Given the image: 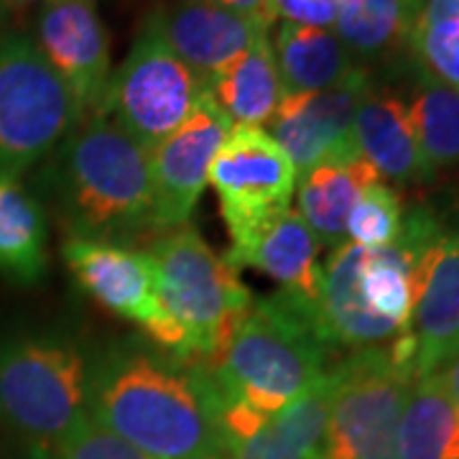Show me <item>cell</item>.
<instances>
[{"label":"cell","instance_id":"d6a6232c","mask_svg":"<svg viewBox=\"0 0 459 459\" xmlns=\"http://www.w3.org/2000/svg\"><path fill=\"white\" fill-rule=\"evenodd\" d=\"M416 23H419V26L459 23V0H424ZM416 23H413V26H416Z\"/></svg>","mask_w":459,"mask_h":459},{"label":"cell","instance_id":"d6986e66","mask_svg":"<svg viewBox=\"0 0 459 459\" xmlns=\"http://www.w3.org/2000/svg\"><path fill=\"white\" fill-rule=\"evenodd\" d=\"M380 179L368 159L350 156L312 166L299 177V214L327 247L347 243V217L360 195Z\"/></svg>","mask_w":459,"mask_h":459},{"label":"cell","instance_id":"ba28073f","mask_svg":"<svg viewBox=\"0 0 459 459\" xmlns=\"http://www.w3.org/2000/svg\"><path fill=\"white\" fill-rule=\"evenodd\" d=\"M207 95V82L171 51L148 16L120 69L110 74L102 113L151 151L179 128Z\"/></svg>","mask_w":459,"mask_h":459},{"label":"cell","instance_id":"e0dca14e","mask_svg":"<svg viewBox=\"0 0 459 459\" xmlns=\"http://www.w3.org/2000/svg\"><path fill=\"white\" fill-rule=\"evenodd\" d=\"M355 143L383 181L413 184L431 177L411 126L409 105L385 87L370 84L365 92L355 113Z\"/></svg>","mask_w":459,"mask_h":459},{"label":"cell","instance_id":"8fae6325","mask_svg":"<svg viewBox=\"0 0 459 459\" xmlns=\"http://www.w3.org/2000/svg\"><path fill=\"white\" fill-rule=\"evenodd\" d=\"M368 66H355L344 80L316 92L283 95L271 123V138L294 161L299 177L312 166L358 156L355 113L370 90Z\"/></svg>","mask_w":459,"mask_h":459},{"label":"cell","instance_id":"44dd1931","mask_svg":"<svg viewBox=\"0 0 459 459\" xmlns=\"http://www.w3.org/2000/svg\"><path fill=\"white\" fill-rule=\"evenodd\" d=\"M395 449L398 459H459V406L437 370L413 377Z\"/></svg>","mask_w":459,"mask_h":459},{"label":"cell","instance_id":"30bf717a","mask_svg":"<svg viewBox=\"0 0 459 459\" xmlns=\"http://www.w3.org/2000/svg\"><path fill=\"white\" fill-rule=\"evenodd\" d=\"M230 131L228 115L204 95L177 131L148 151L153 225L159 235L189 222L210 181V166Z\"/></svg>","mask_w":459,"mask_h":459},{"label":"cell","instance_id":"ffe728a7","mask_svg":"<svg viewBox=\"0 0 459 459\" xmlns=\"http://www.w3.org/2000/svg\"><path fill=\"white\" fill-rule=\"evenodd\" d=\"M207 95L232 126L261 128L268 123L283 100V82L268 36L217 72L207 82Z\"/></svg>","mask_w":459,"mask_h":459},{"label":"cell","instance_id":"7402d4cb","mask_svg":"<svg viewBox=\"0 0 459 459\" xmlns=\"http://www.w3.org/2000/svg\"><path fill=\"white\" fill-rule=\"evenodd\" d=\"M49 268V228L41 202L18 179L0 177V273L36 283Z\"/></svg>","mask_w":459,"mask_h":459},{"label":"cell","instance_id":"d4e9b609","mask_svg":"<svg viewBox=\"0 0 459 459\" xmlns=\"http://www.w3.org/2000/svg\"><path fill=\"white\" fill-rule=\"evenodd\" d=\"M409 115L429 174L459 169V87L437 80L413 62Z\"/></svg>","mask_w":459,"mask_h":459},{"label":"cell","instance_id":"603a6c76","mask_svg":"<svg viewBox=\"0 0 459 459\" xmlns=\"http://www.w3.org/2000/svg\"><path fill=\"white\" fill-rule=\"evenodd\" d=\"M273 54L283 82V95L325 90L344 80L355 66H360L332 29L299 26L289 21H283L276 31Z\"/></svg>","mask_w":459,"mask_h":459},{"label":"cell","instance_id":"4316f807","mask_svg":"<svg viewBox=\"0 0 459 459\" xmlns=\"http://www.w3.org/2000/svg\"><path fill=\"white\" fill-rule=\"evenodd\" d=\"M332 394H334V373L329 368L304 394L296 395L294 401H289L276 413H271L273 429L301 459H325Z\"/></svg>","mask_w":459,"mask_h":459},{"label":"cell","instance_id":"5b68a950","mask_svg":"<svg viewBox=\"0 0 459 459\" xmlns=\"http://www.w3.org/2000/svg\"><path fill=\"white\" fill-rule=\"evenodd\" d=\"M143 253L153 268L161 309L184 334V362L207 365L250 309L253 294L238 268L189 225L153 238Z\"/></svg>","mask_w":459,"mask_h":459},{"label":"cell","instance_id":"4dcf8cb0","mask_svg":"<svg viewBox=\"0 0 459 459\" xmlns=\"http://www.w3.org/2000/svg\"><path fill=\"white\" fill-rule=\"evenodd\" d=\"M276 16L314 29H332L337 21V0H273Z\"/></svg>","mask_w":459,"mask_h":459},{"label":"cell","instance_id":"f1b7e54d","mask_svg":"<svg viewBox=\"0 0 459 459\" xmlns=\"http://www.w3.org/2000/svg\"><path fill=\"white\" fill-rule=\"evenodd\" d=\"M49 459H148L133 444L120 439L115 431L102 427L95 416H84L56 439L49 449Z\"/></svg>","mask_w":459,"mask_h":459},{"label":"cell","instance_id":"7a4b0ae2","mask_svg":"<svg viewBox=\"0 0 459 459\" xmlns=\"http://www.w3.org/2000/svg\"><path fill=\"white\" fill-rule=\"evenodd\" d=\"M44 184L66 238L123 247L159 238L148 151L110 115H92L66 135Z\"/></svg>","mask_w":459,"mask_h":459},{"label":"cell","instance_id":"8992f818","mask_svg":"<svg viewBox=\"0 0 459 459\" xmlns=\"http://www.w3.org/2000/svg\"><path fill=\"white\" fill-rule=\"evenodd\" d=\"M82 120L72 90L33 39L0 36V177L21 179Z\"/></svg>","mask_w":459,"mask_h":459},{"label":"cell","instance_id":"f546056e","mask_svg":"<svg viewBox=\"0 0 459 459\" xmlns=\"http://www.w3.org/2000/svg\"><path fill=\"white\" fill-rule=\"evenodd\" d=\"M413 62L437 80L459 87V23L413 26L409 39Z\"/></svg>","mask_w":459,"mask_h":459},{"label":"cell","instance_id":"e575fe53","mask_svg":"<svg viewBox=\"0 0 459 459\" xmlns=\"http://www.w3.org/2000/svg\"><path fill=\"white\" fill-rule=\"evenodd\" d=\"M36 3H47V0H0V5L5 11H26V8H31Z\"/></svg>","mask_w":459,"mask_h":459},{"label":"cell","instance_id":"9c48e42d","mask_svg":"<svg viewBox=\"0 0 459 459\" xmlns=\"http://www.w3.org/2000/svg\"><path fill=\"white\" fill-rule=\"evenodd\" d=\"M210 184L230 240L238 246L291 207L299 171L263 128L232 126L210 166Z\"/></svg>","mask_w":459,"mask_h":459},{"label":"cell","instance_id":"3957f363","mask_svg":"<svg viewBox=\"0 0 459 459\" xmlns=\"http://www.w3.org/2000/svg\"><path fill=\"white\" fill-rule=\"evenodd\" d=\"M329 352L319 316L279 291L253 299L204 368L228 398L271 416L327 373Z\"/></svg>","mask_w":459,"mask_h":459},{"label":"cell","instance_id":"6da1fadb","mask_svg":"<svg viewBox=\"0 0 459 459\" xmlns=\"http://www.w3.org/2000/svg\"><path fill=\"white\" fill-rule=\"evenodd\" d=\"M90 416L148 459H225L207 368L143 340H120L92 358Z\"/></svg>","mask_w":459,"mask_h":459},{"label":"cell","instance_id":"cb8c5ba5","mask_svg":"<svg viewBox=\"0 0 459 459\" xmlns=\"http://www.w3.org/2000/svg\"><path fill=\"white\" fill-rule=\"evenodd\" d=\"M424 0H337V36L358 65L391 59L409 47Z\"/></svg>","mask_w":459,"mask_h":459},{"label":"cell","instance_id":"836d02e7","mask_svg":"<svg viewBox=\"0 0 459 459\" xmlns=\"http://www.w3.org/2000/svg\"><path fill=\"white\" fill-rule=\"evenodd\" d=\"M437 373L442 376L444 385L449 388V394L455 398V403L459 406V342L446 352V358L439 362Z\"/></svg>","mask_w":459,"mask_h":459},{"label":"cell","instance_id":"1f68e13d","mask_svg":"<svg viewBox=\"0 0 459 459\" xmlns=\"http://www.w3.org/2000/svg\"><path fill=\"white\" fill-rule=\"evenodd\" d=\"M217 3L220 8H225V11H232V13H238V16H247V18H255V21H261L265 23L268 29L276 23V8H273V0H212Z\"/></svg>","mask_w":459,"mask_h":459},{"label":"cell","instance_id":"5bb4252c","mask_svg":"<svg viewBox=\"0 0 459 459\" xmlns=\"http://www.w3.org/2000/svg\"><path fill=\"white\" fill-rule=\"evenodd\" d=\"M153 18L171 51L204 82L271 31L261 21L238 16L212 0H177Z\"/></svg>","mask_w":459,"mask_h":459},{"label":"cell","instance_id":"83f0119b","mask_svg":"<svg viewBox=\"0 0 459 459\" xmlns=\"http://www.w3.org/2000/svg\"><path fill=\"white\" fill-rule=\"evenodd\" d=\"M401 195L385 181L368 186L347 217V240L360 247H385L395 243L403 225Z\"/></svg>","mask_w":459,"mask_h":459},{"label":"cell","instance_id":"2e32d148","mask_svg":"<svg viewBox=\"0 0 459 459\" xmlns=\"http://www.w3.org/2000/svg\"><path fill=\"white\" fill-rule=\"evenodd\" d=\"M365 247L342 243L332 250L325 265L322 301H319V327L329 347H344L350 352L388 347L406 329L377 316L362 299L360 268Z\"/></svg>","mask_w":459,"mask_h":459},{"label":"cell","instance_id":"9a60e30c","mask_svg":"<svg viewBox=\"0 0 459 459\" xmlns=\"http://www.w3.org/2000/svg\"><path fill=\"white\" fill-rule=\"evenodd\" d=\"M319 238L304 222L299 210L289 207L265 222L247 240L232 246L225 261L232 268H255L276 281L283 294L319 316L325 268L319 265Z\"/></svg>","mask_w":459,"mask_h":459},{"label":"cell","instance_id":"484cf974","mask_svg":"<svg viewBox=\"0 0 459 459\" xmlns=\"http://www.w3.org/2000/svg\"><path fill=\"white\" fill-rule=\"evenodd\" d=\"M214 419L225 459H301L271 424V416L228 398L214 385Z\"/></svg>","mask_w":459,"mask_h":459},{"label":"cell","instance_id":"ac0fdd59","mask_svg":"<svg viewBox=\"0 0 459 459\" xmlns=\"http://www.w3.org/2000/svg\"><path fill=\"white\" fill-rule=\"evenodd\" d=\"M411 337L416 344V376L434 373L459 342V232L444 235L434 250L424 286L413 301Z\"/></svg>","mask_w":459,"mask_h":459},{"label":"cell","instance_id":"277c9868","mask_svg":"<svg viewBox=\"0 0 459 459\" xmlns=\"http://www.w3.org/2000/svg\"><path fill=\"white\" fill-rule=\"evenodd\" d=\"M92 358L62 332L0 337V424L49 452L90 413Z\"/></svg>","mask_w":459,"mask_h":459},{"label":"cell","instance_id":"4fadbf2b","mask_svg":"<svg viewBox=\"0 0 459 459\" xmlns=\"http://www.w3.org/2000/svg\"><path fill=\"white\" fill-rule=\"evenodd\" d=\"M62 255L74 281L108 312L141 327L161 314L153 268L143 250L66 238Z\"/></svg>","mask_w":459,"mask_h":459},{"label":"cell","instance_id":"7c38bea8","mask_svg":"<svg viewBox=\"0 0 459 459\" xmlns=\"http://www.w3.org/2000/svg\"><path fill=\"white\" fill-rule=\"evenodd\" d=\"M33 44L72 90L84 120L102 113L110 84V41L98 0H47Z\"/></svg>","mask_w":459,"mask_h":459},{"label":"cell","instance_id":"52a82bcc","mask_svg":"<svg viewBox=\"0 0 459 459\" xmlns=\"http://www.w3.org/2000/svg\"><path fill=\"white\" fill-rule=\"evenodd\" d=\"M391 344L350 352L332 365L325 459H398V421L416 373L395 358Z\"/></svg>","mask_w":459,"mask_h":459}]
</instances>
